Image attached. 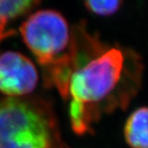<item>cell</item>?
I'll use <instances>...</instances> for the list:
<instances>
[{"label":"cell","mask_w":148,"mask_h":148,"mask_svg":"<svg viewBox=\"0 0 148 148\" xmlns=\"http://www.w3.org/2000/svg\"><path fill=\"white\" fill-rule=\"evenodd\" d=\"M132 62L121 48H105L88 37L67 87L69 119L76 134L91 132L103 112L126 107L138 87L130 81L138 82L140 71Z\"/></svg>","instance_id":"6da1fadb"},{"label":"cell","mask_w":148,"mask_h":148,"mask_svg":"<svg viewBox=\"0 0 148 148\" xmlns=\"http://www.w3.org/2000/svg\"><path fill=\"white\" fill-rule=\"evenodd\" d=\"M20 32L25 44L43 67L48 84L55 86L66 99L78 59L79 32H72L66 19L52 10L31 14L20 26Z\"/></svg>","instance_id":"7a4b0ae2"},{"label":"cell","mask_w":148,"mask_h":148,"mask_svg":"<svg viewBox=\"0 0 148 148\" xmlns=\"http://www.w3.org/2000/svg\"><path fill=\"white\" fill-rule=\"evenodd\" d=\"M53 126L38 103L13 97L0 102V148H53Z\"/></svg>","instance_id":"3957f363"},{"label":"cell","mask_w":148,"mask_h":148,"mask_svg":"<svg viewBox=\"0 0 148 148\" xmlns=\"http://www.w3.org/2000/svg\"><path fill=\"white\" fill-rule=\"evenodd\" d=\"M38 72L27 57L17 52L0 55V91L10 96L24 95L36 88Z\"/></svg>","instance_id":"277c9868"},{"label":"cell","mask_w":148,"mask_h":148,"mask_svg":"<svg viewBox=\"0 0 148 148\" xmlns=\"http://www.w3.org/2000/svg\"><path fill=\"white\" fill-rule=\"evenodd\" d=\"M124 137L131 148H148V107L137 109L124 126Z\"/></svg>","instance_id":"5b68a950"},{"label":"cell","mask_w":148,"mask_h":148,"mask_svg":"<svg viewBox=\"0 0 148 148\" xmlns=\"http://www.w3.org/2000/svg\"><path fill=\"white\" fill-rule=\"evenodd\" d=\"M38 4V1H32V0H14V1L0 0V40L14 33V32H6L5 30L9 20L27 13Z\"/></svg>","instance_id":"8992f818"},{"label":"cell","mask_w":148,"mask_h":148,"mask_svg":"<svg viewBox=\"0 0 148 148\" xmlns=\"http://www.w3.org/2000/svg\"><path fill=\"white\" fill-rule=\"evenodd\" d=\"M123 4L119 0L112 1H87L84 3L85 7L88 11L97 16H111L119 10L120 6Z\"/></svg>","instance_id":"52a82bcc"}]
</instances>
